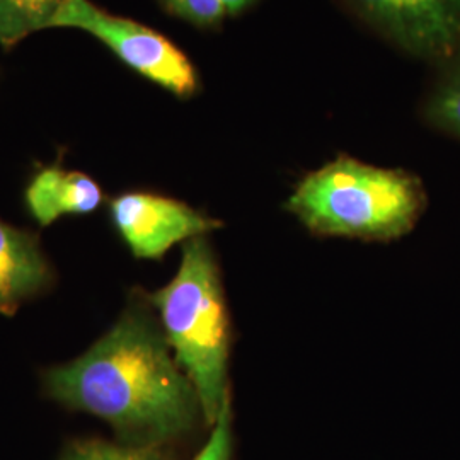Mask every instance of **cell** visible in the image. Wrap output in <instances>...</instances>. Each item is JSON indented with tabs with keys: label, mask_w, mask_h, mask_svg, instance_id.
Wrapping results in <instances>:
<instances>
[{
	"label": "cell",
	"mask_w": 460,
	"mask_h": 460,
	"mask_svg": "<svg viewBox=\"0 0 460 460\" xmlns=\"http://www.w3.org/2000/svg\"><path fill=\"white\" fill-rule=\"evenodd\" d=\"M49 395L108 421L123 444L163 447L203 418L161 324L133 305L75 360L47 372Z\"/></svg>",
	"instance_id": "obj_1"
},
{
	"label": "cell",
	"mask_w": 460,
	"mask_h": 460,
	"mask_svg": "<svg viewBox=\"0 0 460 460\" xmlns=\"http://www.w3.org/2000/svg\"><path fill=\"white\" fill-rule=\"evenodd\" d=\"M285 208L314 235L391 243L414 229L427 208V191L404 169L341 154L296 182Z\"/></svg>",
	"instance_id": "obj_2"
},
{
	"label": "cell",
	"mask_w": 460,
	"mask_h": 460,
	"mask_svg": "<svg viewBox=\"0 0 460 460\" xmlns=\"http://www.w3.org/2000/svg\"><path fill=\"white\" fill-rule=\"evenodd\" d=\"M165 341L197 389L203 420L212 427L230 401V323L212 244L197 237L182 244L172 279L150 294Z\"/></svg>",
	"instance_id": "obj_3"
},
{
	"label": "cell",
	"mask_w": 460,
	"mask_h": 460,
	"mask_svg": "<svg viewBox=\"0 0 460 460\" xmlns=\"http://www.w3.org/2000/svg\"><path fill=\"white\" fill-rule=\"evenodd\" d=\"M55 28L94 36L133 72L176 98H191L199 89L193 62L167 36L128 17L115 16L91 0H68Z\"/></svg>",
	"instance_id": "obj_4"
},
{
	"label": "cell",
	"mask_w": 460,
	"mask_h": 460,
	"mask_svg": "<svg viewBox=\"0 0 460 460\" xmlns=\"http://www.w3.org/2000/svg\"><path fill=\"white\" fill-rule=\"evenodd\" d=\"M382 38L412 57L447 64L460 49V0H346Z\"/></svg>",
	"instance_id": "obj_5"
},
{
	"label": "cell",
	"mask_w": 460,
	"mask_h": 460,
	"mask_svg": "<svg viewBox=\"0 0 460 460\" xmlns=\"http://www.w3.org/2000/svg\"><path fill=\"white\" fill-rule=\"evenodd\" d=\"M119 237L138 260H161L171 247L207 237L222 222L174 198L127 191L110 201Z\"/></svg>",
	"instance_id": "obj_6"
},
{
	"label": "cell",
	"mask_w": 460,
	"mask_h": 460,
	"mask_svg": "<svg viewBox=\"0 0 460 460\" xmlns=\"http://www.w3.org/2000/svg\"><path fill=\"white\" fill-rule=\"evenodd\" d=\"M49 281L51 268L38 237L0 220V314L13 315Z\"/></svg>",
	"instance_id": "obj_7"
},
{
	"label": "cell",
	"mask_w": 460,
	"mask_h": 460,
	"mask_svg": "<svg viewBox=\"0 0 460 460\" xmlns=\"http://www.w3.org/2000/svg\"><path fill=\"white\" fill-rule=\"evenodd\" d=\"M102 199L101 186L89 174L58 164L41 167L24 191L28 212L43 227L66 215L93 214Z\"/></svg>",
	"instance_id": "obj_8"
},
{
	"label": "cell",
	"mask_w": 460,
	"mask_h": 460,
	"mask_svg": "<svg viewBox=\"0 0 460 460\" xmlns=\"http://www.w3.org/2000/svg\"><path fill=\"white\" fill-rule=\"evenodd\" d=\"M68 0H0V45L16 47L28 36L55 28Z\"/></svg>",
	"instance_id": "obj_9"
},
{
	"label": "cell",
	"mask_w": 460,
	"mask_h": 460,
	"mask_svg": "<svg viewBox=\"0 0 460 460\" xmlns=\"http://www.w3.org/2000/svg\"><path fill=\"white\" fill-rule=\"evenodd\" d=\"M444 66L425 104V118L437 130L460 140V49Z\"/></svg>",
	"instance_id": "obj_10"
},
{
	"label": "cell",
	"mask_w": 460,
	"mask_h": 460,
	"mask_svg": "<svg viewBox=\"0 0 460 460\" xmlns=\"http://www.w3.org/2000/svg\"><path fill=\"white\" fill-rule=\"evenodd\" d=\"M62 460H167L163 447L85 440L72 445Z\"/></svg>",
	"instance_id": "obj_11"
},
{
	"label": "cell",
	"mask_w": 460,
	"mask_h": 460,
	"mask_svg": "<svg viewBox=\"0 0 460 460\" xmlns=\"http://www.w3.org/2000/svg\"><path fill=\"white\" fill-rule=\"evenodd\" d=\"M161 4L171 16L197 28H215L227 17L222 0H161Z\"/></svg>",
	"instance_id": "obj_12"
},
{
	"label": "cell",
	"mask_w": 460,
	"mask_h": 460,
	"mask_svg": "<svg viewBox=\"0 0 460 460\" xmlns=\"http://www.w3.org/2000/svg\"><path fill=\"white\" fill-rule=\"evenodd\" d=\"M210 428L207 444L193 460H232V401L226 402Z\"/></svg>",
	"instance_id": "obj_13"
},
{
	"label": "cell",
	"mask_w": 460,
	"mask_h": 460,
	"mask_svg": "<svg viewBox=\"0 0 460 460\" xmlns=\"http://www.w3.org/2000/svg\"><path fill=\"white\" fill-rule=\"evenodd\" d=\"M258 0H222L227 16H237L241 13H244L249 7H252Z\"/></svg>",
	"instance_id": "obj_14"
}]
</instances>
